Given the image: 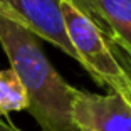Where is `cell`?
<instances>
[{"label": "cell", "instance_id": "1", "mask_svg": "<svg viewBox=\"0 0 131 131\" xmlns=\"http://www.w3.org/2000/svg\"><path fill=\"white\" fill-rule=\"evenodd\" d=\"M0 44L27 93V111L40 131H77L72 104L79 89L59 76L39 46L37 35L0 17Z\"/></svg>", "mask_w": 131, "mask_h": 131}, {"label": "cell", "instance_id": "2", "mask_svg": "<svg viewBox=\"0 0 131 131\" xmlns=\"http://www.w3.org/2000/svg\"><path fill=\"white\" fill-rule=\"evenodd\" d=\"M61 8L66 32L79 56V64L99 86H108L111 93L131 103L129 81L109 50L99 25L74 0H62Z\"/></svg>", "mask_w": 131, "mask_h": 131}, {"label": "cell", "instance_id": "3", "mask_svg": "<svg viewBox=\"0 0 131 131\" xmlns=\"http://www.w3.org/2000/svg\"><path fill=\"white\" fill-rule=\"evenodd\" d=\"M61 5L62 0H0V17L49 40L79 62V56L66 32Z\"/></svg>", "mask_w": 131, "mask_h": 131}, {"label": "cell", "instance_id": "4", "mask_svg": "<svg viewBox=\"0 0 131 131\" xmlns=\"http://www.w3.org/2000/svg\"><path fill=\"white\" fill-rule=\"evenodd\" d=\"M77 131H131V103L116 93L81 91L72 104Z\"/></svg>", "mask_w": 131, "mask_h": 131}, {"label": "cell", "instance_id": "5", "mask_svg": "<svg viewBox=\"0 0 131 131\" xmlns=\"http://www.w3.org/2000/svg\"><path fill=\"white\" fill-rule=\"evenodd\" d=\"M101 30L111 34L131 50V0H74Z\"/></svg>", "mask_w": 131, "mask_h": 131}, {"label": "cell", "instance_id": "6", "mask_svg": "<svg viewBox=\"0 0 131 131\" xmlns=\"http://www.w3.org/2000/svg\"><path fill=\"white\" fill-rule=\"evenodd\" d=\"M29 97L14 69L0 71V119L15 111H27Z\"/></svg>", "mask_w": 131, "mask_h": 131}, {"label": "cell", "instance_id": "7", "mask_svg": "<svg viewBox=\"0 0 131 131\" xmlns=\"http://www.w3.org/2000/svg\"><path fill=\"white\" fill-rule=\"evenodd\" d=\"M103 34H104V39H106V44H108L109 50L113 52L118 64L121 66V69H123L124 76H126V79L129 81V86H131V50L123 42H119L116 37H113L111 34H108L104 30H103Z\"/></svg>", "mask_w": 131, "mask_h": 131}, {"label": "cell", "instance_id": "8", "mask_svg": "<svg viewBox=\"0 0 131 131\" xmlns=\"http://www.w3.org/2000/svg\"><path fill=\"white\" fill-rule=\"evenodd\" d=\"M0 131H22L15 126V124H12L10 121H2L0 119Z\"/></svg>", "mask_w": 131, "mask_h": 131}]
</instances>
